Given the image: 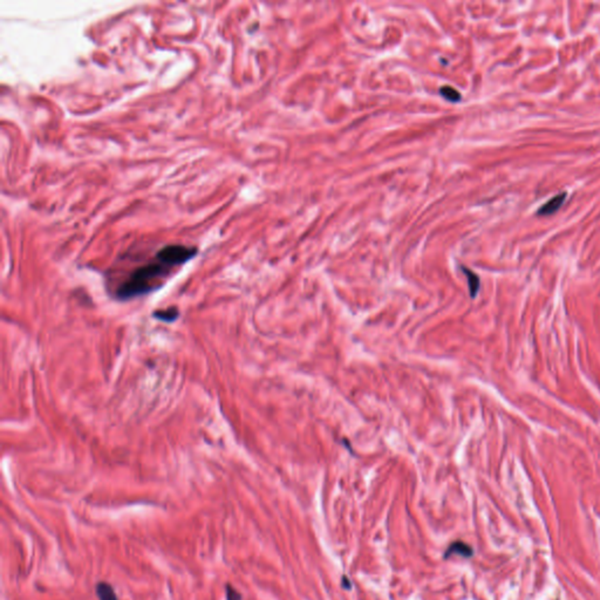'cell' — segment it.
<instances>
[{
    "instance_id": "obj_1",
    "label": "cell",
    "mask_w": 600,
    "mask_h": 600,
    "mask_svg": "<svg viewBox=\"0 0 600 600\" xmlns=\"http://www.w3.org/2000/svg\"><path fill=\"white\" fill-rule=\"evenodd\" d=\"M195 246L182 244L165 245L155 253L149 262L134 269L127 278L115 288L114 298L127 301L147 296L162 287L176 270L196 256Z\"/></svg>"
},
{
    "instance_id": "obj_2",
    "label": "cell",
    "mask_w": 600,
    "mask_h": 600,
    "mask_svg": "<svg viewBox=\"0 0 600 600\" xmlns=\"http://www.w3.org/2000/svg\"><path fill=\"white\" fill-rule=\"evenodd\" d=\"M567 194L566 193H560L558 195H556L555 197H552L551 200H548L544 205H542L538 209V211L537 213L540 216H550L552 215V213L557 212L559 209L561 208V205H563L565 200H566Z\"/></svg>"
},
{
    "instance_id": "obj_3",
    "label": "cell",
    "mask_w": 600,
    "mask_h": 600,
    "mask_svg": "<svg viewBox=\"0 0 600 600\" xmlns=\"http://www.w3.org/2000/svg\"><path fill=\"white\" fill-rule=\"evenodd\" d=\"M178 317H180V311H178V309L176 306L166 307V309H163V310H156L153 312V318L160 320V321H162V322H166V323H171V322L176 321V320L178 319Z\"/></svg>"
},
{
    "instance_id": "obj_4",
    "label": "cell",
    "mask_w": 600,
    "mask_h": 600,
    "mask_svg": "<svg viewBox=\"0 0 600 600\" xmlns=\"http://www.w3.org/2000/svg\"><path fill=\"white\" fill-rule=\"evenodd\" d=\"M95 595L99 600H119V597L116 595L114 587L107 582L96 583L95 585Z\"/></svg>"
},
{
    "instance_id": "obj_5",
    "label": "cell",
    "mask_w": 600,
    "mask_h": 600,
    "mask_svg": "<svg viewBox=\"0 0 600 600\" xmlns=\"http://www.w3.org/2000/svg\"><path fill=\"white\" fill-rule=\"evenodd\" d=\"M474 554L473 549L470 548L469 545H467L466 543H462V542H456V543H452L450 545V548L448 549V551L445 552L444 557H449L450 555H460L462 557H471Z\"/></svg>"
},
{
    "instance_id": "obj_6",
    "label": "cell",
    "mask_w": 600,
    "mask_h": 600,
    "mask_svg": "<svg viewBox=\"0 0 600 600\" xmlns=\"http://www.w3.org/2000/svg\"><path fill=\"white\" fill-rule=\"evenodd\" d=\"M463 271L468 276V280H469V287H470L471 297L475 298L477 291H479V288H480V278L477 277V275H475V273H474L473 271H470V270H468L466 268H463Z\"/></svg>"
},
{
    "instance_id": "obj_7",
    "label": "cell",
    "mask_w": 600,
    "mask_h": 600,
    "mask_svg": "<svg viewBox=\"0 0 600 600\" xmlns=\"http://www.w3.org/2000/svg\"><path fill=\"white\" fill-rule=\"evenodd\" d=\"M440 92H441V95L445 97V99L449 100V101L451 102H457L461 100V94L457 92L455 88H452L450 86H443L440 89Z\"/></svg>"
},
{
    "instance_id": "obj_8",
    "label": "cell",
    "mask_w": 600,
    "mask_h": 600,
    "mask_svg": "<svg viewBox=\"0 0 600 600\" xmlns=\"http://www.w3.org/2000/svg\"><path fill=\"white\" fill-rule=\"evenodd\" d=\"M225 600H243V595L238 591L230 583H226L224 586Z\"/></svg>"
}]
</instances>
